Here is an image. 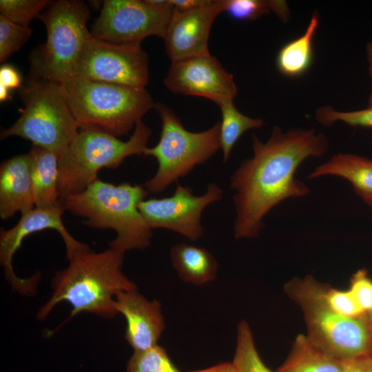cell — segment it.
I'll use <instances>...</instances> for the list:
<instances>
[{"instance_id":"6da1fadb","label":"cell","mask_w":372,"mask_h":372,"mask_svg":"<svg viewBox=\"0 0 372 372\" xmlns=\"http://www.w3.org/2000/svg\"><path fill=\"white\" fill-rule=\"evenodd\" d=\"M329 145L326 135L313 128L284 132L275 125L264 143L254 134L253 156L241 162L229 178L235 192L234 237H258L272 209L287 199L307 196L309 187L295 174L307 158L325 154Z\"/></svg>"},{"instance_id":"7a4b0ae2","label":"cell","mask_w":372,"mask_h":372,"mask_svg":"<svg viewBox=\"0 0 372 372\" xmlns=\"http://www.w3.org/2000/svg\"><path fill=\"white\" fill-rule=\"evenodd\" d=\"M123 252L109 248L94 252L90 247L76 252L68 266L52 280L51 298L40 308L37 317L46 318L62 301L70 303L69 319L81 312L112 318L118 311L115 297L121 291L136 289L122 271Z\"/></svg>"},{"instance_id":"3957f363","label":"cell","mask_w":372,"mask_h":372,"mask_svg":"<svg viewBox=\"0 0 372 372\" xmlns=\"http://www.w3.org/2000/svg\"><path fill=\"white\" fill-rule=\"evenodd\" d=\"M147 194L141 185H116L98 178L82 192L60 200L65 210L85 218V225L114 230L110 247L125 253L149 245L152 231L138 208Z\"/></svg>"},{"instance_id":"277c9868","label":"cell","mask_w":372,"mask_h":372,"mask_svg":"<svg viewBox=\"0 0 372 372\" xmlns=\"http://www.w3.org/2000/svg\"><path fill=\"white\" fill-rule=\"evenodd\" d=\"M61 86L79 128L94 127L116 137L128 134L155 105L145 87L79 76Z\"/></svg>"},{"instance_id":"5b68a950","label":"cell","mask_w":372,"mask_h":372,"mask_svg":"<svg viewBox=\"0 0 372 372\" xmlns=\"http://www.w3.org/2000/svg\"><path fill=\"white\" fill-rule=\"evenodd\" d=\"M151 134L142 120L126 141L97 127H80L59 158L60 199L84 191L98 179L101 169H116L126 158L144 155Z\"/></svg>"},{"instance_id":"8992f818","label":"cell","mask_w":372,"mask_h":372,"mask_svg":"<svg viewBox=\"0 0 372 372\" xmlns=\"http://www.w3.org/2000/svg\"><path fill=\"white\" fill-rule=\"evenodd\" d=\"M327 285L312 276L295 277L285 286L286 294L300 308L307 336L325 352L342 361L369 353V332L365 314L342 316L327 303Z\"/></svg>"},{"instance_id":"52a82bcc","label":"cell","mask_w":372,"mask_h":372,"mask_svg":"<svg viewBox=\"0 0 372 372\" xmlns=\"http://www.w3.org/2000/svg\"><path fill=\"white\" fill-rule=\"evenodd\" d=\"M19 96L23 104L21 116L1 131V138L21 137L59 158L79 130L61 83L31 75L19 88Z\"/></svg>"},{"instance_id":"ba28073f","label":"cell","mask_w":372,"mask_h":372,"mask_svg":"<svg viewBox=\"0 0 372 372\" xmlns=\"http://www.w3.org/2000/svg\"><path fill=\"white\" fill-rule=\"evenodd\" d=\"M154 108L162 123L160 140L154 147H147L144 155L154 157L158 168L145 187L157 194L205 163L220 149V122L205 131L192 132L165 104L155 103Z\"/></svg>"},{"instance_id":"9c48e42d","label":"cell","mask_w":372,"mask_h":372,"mask_svg":"<svg viewBox=\"0 0 372 372\" xmlns=\"http://www.w3.org/2000/svg\"><path fill=\"white\" fill-rule=\"evenodd\" d=\"M90 10L82 1L59 0L50 3L39 19L47 40L34 58L32 76L62 83L76 76L84 44L90 37L87 23Z\"/></svg>"},{"instance_id":"30bf717a","label":"cell","mask_w":372,"mask_h":372,"mask_svg":"<svg viewBox=\"0 0 372 372\" xmlns=\"http://www.w3.org/2000/svg\"><path fill=\"white\" fill-rule=\"evenodd\" d=\"M174 12L170 0H105L91 35L114 43H138L163 37Z\"/></svg>"},{"instance_id":"8fae6325","label":"cell","mask_w":372,"mask_h":372,"mask_svg":"<svg viewBox=\"0 0 372 372\" xmlns=\"http://www.w3.org/2000/svg\"><path fill=\"white\" fill-rule=\"evenodd\" d=\"M75 76L145 87L149 81L147 54L141 44L110 43L90 35L79 57Z\"/></svg>"},{"instance_id":"7c38bea8","label":"cell","mask_w":372,"mask_h":372,"mask_svg":"<svg viewBox=\"0 0 372 372\" xmlns=\"http://www.w3.org/2000/svg\"><path fill=\"white\" fill-rule=\"evenodd\" d=\"M223 195L222 189L215 183L209 184L201 196H195L189 187L177 184L172 196L143 200L138 208L151 229L172 230L194 241L203 234V211L209 205L220 200Z\"/></svg>"},{"instance_id":"4fadbf2b","label":"cell","mask_w":372,"mask_h":372,"mask_svg":"<svg viewBox=\"0 0 372 372\" xmlns=\"http://www.w3.org/2000/svg\"><path fill=\"white\" fill-rule=\"evenodd\" d=\"M65 211L61 200L47 207H34L21 215L20 220L9 229H1L0 233V262L6 277L14 291L30 295L35 291L37 276L23 279L17 276L12 267V258L28 236L47 229H54L61 236L69 260L76 252L89 247L74 238L67 230L62 220Z\"/></svg>"},{"instance_id":"5bb4252c","label":"cell","mask_w":372,"mask_h":372,"mask_svg":"<svg viewBox=\"0 0 372 372\" xmlns=\"http://www.w3.org/2000/svg\"><path fill=\"white\" fill-rule=\"evenodd\" d=\"M172 92L208 99L215 103L237 95L231 74L210 53L172 61L164 79Z\"/></svg>"},{"instance_id":"9a60e30c","label":"cell","mask_w":372,"mask_h":372,"mask_svg":"<svg viewBox=\"0 0 372 372\" xmlns=\"http://www.w3.org/2000/svg\"><path fill=\"white\" fill-rule=\"evenodd\" d=\"M225 10V0H211L202 7L174 10L163 37L172 61L209 53L208 40L216 17Z\"/></svg>"},{"instance_id":"2e32d148","label":"cell","mask_w":372,"mask_h":372,"mask_svg":"<svg viewBox=\"0 0 372 372\" xmlns=\"http://www.w3.org/2000/svg\"><path fill=\"white\" fill-rule=\"evenodd\" d=\"M115 307L126 320L125 338L134 352L157 345L165 329L160 303L147 300L136 289L123 291L115 297Z\"/></svg>"},{"instance_id":"e0dca14e","label":"cell","mask_w":372,"mask_h":372,"mask_svg":"<svg viewBox=\"0 0 372 372\" xmlns=\"http://www.w3.org/2000/svg\"><path fill=\"white\" fill-rule=\"evenodd\" d=\"M35 207L28 154L14 156L0 166V217L8 220Z\"/></svg>"},{"instance_id":"ac0fdd59","label":"cell","mask_w":372,"mask_h":372,"mask_svg":"<svg viewBox=\"0 0 372 372\" xmlns=\"http://www.w3.org/2000/svg\"><path fill=\"white\" fill-rule=\"evenodd\" d=\"M334 176L347 180L355 193L372 211V159L350 153H338L316 166L309 180Z\"/></svg>"},{"instance_id":"d6986e66","label":"cell","mask_w":372,"mask_h":372,"mask_svg":"<svg viewBox=\"0 0 372 372\" xmlns=\"http://www.w3.org/2000/svg\"><path fill=\"white\" fill-rule=\"evenodd\" d=\"M35 207L52 205L60 200L59 158L44 147L33 145L28 152Z\"/></svg>"},{"instance_id":"ffe728a7","label":"cell","mask_w":372,"mask_h":372,"mask_svg":"<svg viewBox=\"0 0 372 372\" xmlns=\"http://www.w3.org/2000/svg\"><path fill=\"white\" fill-rule=\"evenodd\" d=\"M320 17L313 13L302 34L285 43L278 52L276 65L285 76L296 78L304 74L313 61V38L319 25Z\"/></svg>"},{"instance_id":"44dd1931","label":"cell","mask_w":372,"mask_h":372,"mask_svg":"<svg viewBox=\"0 0 372 372\" xmlns=\"http://www.w3.org/2000/svg\"><path fill=\"white\" fill-rule=\"evenodd\" d=\"M170 258L178 276L183 281L203 285L216 278V260L204 248L186 243L177 244L171 248Z\"/></svg>"},{"instance_id":"7402d4cb","label":"cell","mask_w":372,"mask_h":372,"mask_svg":"<svg viewBox=\"0 0 372 372\" xmlns=\"http://www.w3.org/2000/svg\"><path fill=\"white\" fill-rule=\"evenodd\" d=\"M276 372H342V361L316 345L307 335H298Z\"/></svg>"},{"instance_id":"603a6c76","label":"cell","mask_w":372,"mask_h":372,"mask_svg":"<svg viewBox=\"0 0 372 372\" xmlns=\"http://www.w3.org/2000/svg\"><path fill=\"white\" fill-rule=\"evenodd\" d=\"M217 105L222 114L220 122V149L223 162L226 163L241 136L247 131L262 127L265 122L261 118H251L239 112L234 105V99H223Z\"/></svg>"},{"instance_id":"cb8c5ba5","label":"cell","mask_w":372,"mask_h":372,"mask_svg":"<svg viewBox=\"0 0 372 372\" xmlns=\"http://www.w3.org/2000/svg\"><path fill=\"white\" fill-rule=\"evenodd\" d=\"M232 363L240 372H273L261 360L251 330L244 320L238 326L236 347Z\"/></svg>"},{"instance_id":"d4e9b609","label":"cell","mask_w":372,"mask_h":372,"mask_svg":"<svg viewBox=\"0 0 372 372\" xmlns=\"http://www.w3.org/2000/svg\"><path fill=\"white\" fill-rule=\"evenodd\" d=\"M127 372H181L165 349L158 344L147 350L134 352L127 365Z\"/></svg>"},{"instance_id":"484cf974","label":"cell","mask_w":372,"mask_h":372,"mask_svg":"<svg viewBox=\"0 0 372 372\" xmlns=\"http://www.w3.org/2000/svg\"><path fill=\"white\" fill-rule=\"evenodd\" d=\"M315 118L324 127H330L337 122H342L353 127H372V106L355 111L343 112L331 106L324 105L317 109Z\"/></svg>"},{"instance_id":"4316f807","label":"cell","mask_w":372,"mask_h":372,"mask_svg":"<svg viewBox=\"0 0 372 372\" xmlns=\"http://www.w3.org/2000/svg\"><path fill=\"white\" fill-rule=\"evenodd\" d=\"M48 0H1V14L23 26H29L31 21L39 18L48 5Z\"/></svg>"},{"instance_id":"83f0119b","label":"cell","mask_w":372,"mask_h":372,"mask_svg":"<svg viewBox=\"0 0 372 372\" xmlns=\"http://www.w3.org/2000/svg\"><path fill=\"white\" fill-rule=\"evenodd\" d=\"M31 34L29 26L20 25L0 14V62L20 49Z\"/></svg>"},{"instance_id":"f1b7e54d","label":"cell","mask_w":372,"mask_h":372,"mask_svg":"<svg viewBox=\"0 0 372 372\" xmlns=\"http://www.w3.org/2000/svg\"><path fill=\"white\" fill-rule=\"evenodd\" d=\"M225 12L238 20H255L273 12L272 0H225Z\"/></svg>"},{"instance_id":"f546056e","label":"cell","mask_w":372,"mask_h":372,"mask_svg":"<svg viewBox=\"0 0 372 372\" xmlns=\"http://www.w3.org/2000/svg\"><path fill=\"white\" fill-rule=\"evenodd\" d=\"M324 298L327 304L342 316L358 318L365 314L358 305L349 289L339 290L327 285Z\"/></svg>"},{"instance_id":"4dcf8cb0","label":"cell","mask_w":372,"mask_h":372,"mask_svg":"<svg viewBox=\"0 0 372 372\" xmlns=\"http://www.w3.org/2000/svg\"><path fill=\"white\" fill-rule=\"evenodd\" d=\"M349 289L365 313L372 310V278L365 269H358L352 275Z\"/></svg>"},{"instance_id":"1f68e13d","label":"cell","mask_w":372,"mask_h":372,"mask_svg":"<svg viewBox=\"0 0 372 372\" xmlns=\"http://www.w3.org/2000/svg\"><path fill=\"white\" fill-rule=\"evenodd\" d=\"M342 372H372V355L369 353L343 360Z\"/></svg>"},{"instance_id":"d6a6232c","label":"cell","mask_w":372,"mask_h":372,"mask_svg":"<svg viewBox=\"0 0 372 372\" xmlns=\"http://www.w3.org/2000/svg\"><path fill=\"white\" fill-rule=\"evenodd\" d=\"M21 83L19 73L13 66L3 65L0 68V85L12 90L20 88L22 86Z\"/></svg>"},{"instance_id":"836d02e7","label":"cell","mask_w":372,"mask_h":372,"mask_svg":"<svg viewBox=\"0 0 372 372\" xmlns=\"http://www.w3.org/2000/svg\"><path fill=\"white\" fill-rule=\"evenodd\" d=\"M211 0H170L174 10L188 11L208 4Z\"/></svg>"},{"instance_id":"e575fe53","label":"cell","mask_w":372,"mask_h":372,"mask_svg":"<svg viewBox=\"0 0 372 372\" xmlns=\"http://www.w3.org/2000/svg\"><path fill=\"white\" fill-rule=\"evenodd\" d=\"M192 372H240L233 363L225 362L211 367Z\"/></svg>"},{"instance_id":"d590c367","label":"cell","mask_w":372,"mask_h":372,"mask_svg":"<svg viewBox=\"0 0 372 372\" xmlns=\"http://www.w3.org/2000/svg\"><path fill=\"white\" fill-rule=\"evenodd\" d=\"M366 54L369 66V72L372 81V43L369 42L366 46ZM372 106V88L369 99V105Z\"/></svg>"},{"instance_id":"8d00e7d4","label":"cell","mask_w":372,"mask_h":372,"mask_svg":"<svg viewBox=\"0 0 372 372\" xmlns=\"http://www.w3.org/2000/svg\"><path fill=\"white\" fill-rule=\"evenodd\" d=\"M369 332V354L372 355V310L365 313Z\"/></svg>"},{"instance_id":"74e56055","label":"cell","mask_w":372,"mask_h":372,"mask_svg":"<svg viewBox=\"0 0 372 372\" xmlns=\"http://www.w3.org/2000/svg\"><path fill=\"white\" fill-rule=\"evenodd\" d=\"M10 91L6 87L0 85V101L1 102L8 100L10 98Z\"/></svg>"}]
</instances>
